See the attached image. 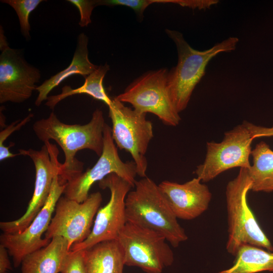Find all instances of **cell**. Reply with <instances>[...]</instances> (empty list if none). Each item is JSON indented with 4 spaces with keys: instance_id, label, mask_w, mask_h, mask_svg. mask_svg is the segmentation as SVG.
Masks as SVG:
<instances>
[{
    "instance_id": "4fadbf2b",
    "label": "cell",
    "mask_w": 273,
    "mask_h": 273,
    "mask_svg": "<svg viewBox=\"0 0 273 273\" xmlns=\"http://www.w3.org/2000/svg\"><path fill=\"white\" fill-rule=\"evenodd\" d=\"M58 176L59 173L55 176L47 201L30 225L20 233H3L0 236L1 245L8 250L16 268L26 256L46 246L51 241L41 237L49 226L56 204L66 187V184L60 183Z\"/></svg>"
},
{
    "instance_id": "7a4b0ae2",
    "label": "cell",
    "mask_w": 273,
    "mask_h": 273,
    "mask_svg": "<svg viewBox=\"0 0 273 273\" xmlns=\"http://www.w3.org/2000/svg\"><path fill=\"white\" fill-rule=\"evenodd\" d=\"M133 188L125 199L127 221L158 232L173 247L188 239L158 185L146 176Z\"/></svg>"
},
{
    "instance_id": "277c9868",
    "label": "cell",
    "mask_w": 273,
    "mask_h": 273,
    "mask_svg": "<svg viewBox=\"0 0 273 273\" xmlns=\"http://www.w3.org/2000/svg\"><path fill=\"white\" fill-rule=\"evenodd\" d=\"M252 187L248 169L240 168L227 184L225 198L228 222L226 249L235 256L239 249L249 245L273 252V246L250 208L247 195Z\"/></svg>"
},
{
    "instance_id": "9a60e30c",
    "label": "cell",
    "mask_w": 273,
    "mask_h": 273,
    "mask_svg": "<svg viewBox=\"0 0 273 273\" xmlns=\"http://www.w3.org/2000/svg\"><path fill=\"white\" fill-rule=\"evenodd\" d=\"M158 186L177 218L184 220L202 214L212 198L208 187L197 177L182 184L164 180Z\"/></svg>"
},
{
    "instance_id": "d6986e66",
    "label": "cell",
    "mask_w": 273,
    "mask_h": 273,
    "mask_svg": "<svg viewBox=\"0 0 273 273\" xmlns=\"http://www.w3.org/2000/svg\"><path fill=\"white\" fill-rule=\"evenodd\" d=\"M251 155L252 164L248 169L252 181L251 191L273 192V150L267 143L261 141L256 144Z\"/></svg>"
},
{
    "instance_id": "5b68a950",
    "label": "cell",
    "mask_w": 273,
    "mask_h": 273,
    "mask_svg": "<svg viewBox=\"0 0 273 273\" xmlns=\"http://www.w3.org/2000/svg\"><path fill=\"white\" fill-rule=\"evenodd\" d=\"M117 241L125 265L136 266L146 273H162L174 262V254L166 238L152 230L127 221Z\"/></svg>"
},
{
    "instance_id": "2e32d148",
    "label": "cell",
    "mask_w": 273,
    "mask_h": 273,
    "mask_svg": "<svg viewBox=\"0 0 273 273\" xmlns=\"http://www.w3.org/2000/svg\"><path fill=\"white\" fill-rule=\"evenodd\" d=\"M88 38L84 33L79 34L76 48L72 60L67 68L60 71L35 88L38 96L35 105L39 106L47 100L50 92L67 77L75 74L85 78L95 71L99 66L92 63L88 58Z\"/></svg>"
},
{
    "instance_id": "7c38bea8",
    "label": "cell",
    "mask_w": 273,
    "mask_h": 273,
    "mask_svg": "<svg viewBox=\"0 0 273 273\" xmlns=\"http://www.w3.org/2000/svg\"><path fill=\"white\" fill-rule=\"evenodd\" d=\"M102 201L99 192L89 195L82 203L61 196L44 238L51 240L54 237H63L67 241L70 249L73 245L83 242L92 231L93 219Z\"/></svg>"
},
{
    "instance_id": "8fae6325",
    "label": "cell",
    "mask_w": 273,
    "mask_h": 273,
    "mask_svg": "<svg viewBox=\"0 0 273 273\" xmlns=\"http://www.w3.org/2000/svg\"><path fill=\"white\" fill-rule=\"evenodd\" d=\"M103 149L96 163L66 184L64 196L79 203L88 197L92 186L109 174L115 173L131 185L136 181V167L133 161L123 162L120 158L113 139L111 127L106 123L103 131Z\"/></svg>"
},
{
    "instance_id": "7402d4cb",
    "label": "cell",
    "mask_w": 273,
    "mask_h": 273,
    "mask_svg": "<svg viewBox=\"0 0 273 273\" xmlns=\"http://www.w3.org/2000/svg\"><path fill=\"white\" fill-rule=\"evenodd\" d=\"M43 1L42 0L1 1L2 3L10 5L16 12L19 19L21 33L26 40L31 38L29 16L31 13Z\"/></svg>"
},
{
    "instance_id": "f546056e",
    "label": "cell",
    "mask_w": 273,
    "mask_h": 273,
    "mask_svg": "<svg viewBox=\"0 0 273 273\" xmlns=\"http://www.w3.org/2000/svg\"><path fill=\"white\" fill-rule=\"evenodd\" d=\"M14 143H11L9 147L5 146L2 148H0V161H3L4 160L9 158L15 157L18 155H21L19 153L13 154L10 151L9 148L14 146Z\"/></svg>"
},
{
    "instance_id": "9c48e42d",
    "label": "cell",
    "mask_w": 273,
    "mask_h": 273,
    "mask_svg": "<svg viewBox=\"0 0 273 273\" xmlns=\"http://www.w3.org/2000/svg\"><path fill=\"white\" fill-rule=\"evenodd\" d=\"M99 186L102 189L109 190L110 199L98 210L88 237L83 242L73 245L70 251L84 250L101 242L117 240L127 222L125 199L133 188L131 185L113 173L99 181Z\"/></svg>"
},
{
    "instance_id": "ba28073f",
    "label": "cell",
    "mask_w": 273,
    "mask_h": 273,
    "mask_svg": "<svg viewBox=\"0 0 273 273\" xmlns=\"http://www.w3.org/2000/svg\"><path fill=\"white\" fill-rule=\"evenodd\" d=\"M253 139L244 122L225 132L220 143L207 142L203 163L194 173L202 182H208L220 173L235 167L249 169Z\"/></svg>"
},
{
    "instance_id": "44dd1931",
    "label": "cell",
    "mask_w": 273,
    "mask_h": 273,
    "mask_svg": "<svg viewBox=\"0 0 273 273\" xmlns=\"http://www.w3.org/2000/svg\"><path fill=\"white\" fill-rule=\"evenodd\" d=\"M273 272V252L258 247L244 245L238 250L233 265L217 273Z\"/></svg>"
},
{
    "instance_id": "83f0119b",
    "label": "cell",
    "mask_w": 273,
    "mask_h": 273,
    "mask_svg": "<svg viewBox=\"0 0 273 273\" xmlns=\"http://www.w3.org/2000/svg\"><path fill=\"white\" fill-rule=\"evenodd\" d=\"M244 122L253 140L262 137L273 136V126L264 127L257 125L246 121H244Z\"/></svg>"
},
{
    "instance_id": "8992f818",
    "label": "cell",
    "mask_w": 273,
    "mask_h": 273,
    "mask_svg": "<svg viewBox=\"0 0 273 273\" xmlns=\"http://www.w3.org/2000/svg\"><path fill=\"white\" fill-rule=\"evenodd\" d=\"M108 107L114 143L120 150L130 154L136 165L137 175L146 177L148 161L145 155L154 136L152 122L147 119L146 113L125 106L115 98Z\"/></svg>"
},
{
    "instance_id": "ffe728a7",
    "label": "cell",
    "mask_w": 273,
    "mask_h": 273,
    "mask_svg": "<svg viewBox=\"0 0 273 273\" xmlns=\"http://www.w3.org/2000/svg\"><path fill=\"white\" fill-rule=\"evenodd\" d=\"M110 70V66L107 63L99 66L92 73L85 78L84 84L81 86L73 89L71 86L65 85L62 88L60 94L57 95L50 96L48 97L46 105L53 109L62 100L66 98L76 94H86L94 99L103 102L108 107L112 103L103 85L104 78Z\"/></svg>"
},
{
    "instance_id": "ac0fdd59",
    "label": "cell",
    "mask_w": 273,
    "mask_h": 273,
    "mask_svg": "<svg viewBox=\"0 0 273 273\" xmlns=\"http://www.w3.org/2000/svg\"><path fill=\"white\" fill-rule=\"evenodd\" d=\"M83 251L86 273H123V253L117 240L101 242Z\"/></svg>"
},
{
    "instance_id": "5bb4252c",
    "label": "cell",
    "mask_w": 273,
    "mask_h": 273,
    "mask_svg": "<svg viewBox=\"0 0 273 273\" xmlns=\"http://www.w3.org/2000/svg\"><path fill=\"white\" fill-rule=\"evenodd\" d=\"M0 49V103H23L35 90L40 79V71L8 44Z\"/></svg>"
},
{
    "instance_id": "d4e9b609",
    "label": "cell",
    "mask_w": 273,
    "mask_h": 273,
    "mask_svg": "<svg viewBox=\"0 0 273 273\" xmlns=\"http://www.w3.org/2000/svg\"><path fill=\"white\" fill-rule=\"evenodd\" d=\"M67 1L77 8L80 15L78 24L81 27H86L92 23V13L94 9L98 6V0H67Z\"/></svg>"
},
{
    "instance_id": "52a82bcc",
    "label": "cell",
    "mask_w": 273,
    "mask_h": 273,
    "mask_svg": "<svg viewBox=\"0 0 273 273\" xmlns=\"http://www.w3.org/2000/svg\"><path fill=\"white\" fill-rule=\"evenodd\" d=\"M168 73L165 68L148 71L115 98L123 103L131 104L139 112L154 114L165 125L177 126L181 118L167 88Z\"/></svg>"
},
{
    "instance_id": "30bf717a",
    "label": "cell",
    "mask_w": 273,
    "mask_h": 273,
    "mask_svg": "<svg viewBox=\"0 0 273 273\" xmlns=\"http://www.w3.org/2000/svg\"><path fill=\"white\" fill-rule=\"evenodd\" d=\"M19 153L28 156L33 162L35 169L34 189L27 210L21 217L15 220L0 222L3 233H20L30 225L47 201L54 177L59 172V152L56 146L50 142L44 143L40 150L20 149Z\"/></svg>"
},
{
    "instance_id": "3957f363",
    "label": "cell",
    "mask_w": 273,
    "mask_h": 273,
    "mask_svg": "<svg viewBox=\"0 0 273 273\" xmlns=\"http://www.w3.org/2000/svg\"><path fill=\"white\" fill-rule=\"evenodd\" d=\"M165 32L177 52V64L168 71L167 83L172 103L179 113L187 108L210 60L219 53L234 51L239 38L230 37L209 49L199 51L192 48L179 31L166 29Z\"/></svg>"
},
{
    "instance_id": "f1b7e54d",
    "label": "cell",
    "mask_w": 273,
    "mask_h": 273,
    "mask_svg": "<svg viewBox=\"0 0 273 273\" xmlns=\"http://www.w3.org/2000/svg\"><path fill=\"white\" fill-rule=\"evenodd\" d=\"M8 254V250L0 244V273H7L12 269Z\"/></svg>"
},
{
    "instance_id": "6da1fadb",
    "label": "cell",
    "mask_w": 273,
    "mask_h": 273,
    "mask_svg": "<svg viewBox=\"0 0 273 273\" xmlns=\"http://www.w3.org/2000/svg\"><path fill=\"white\" fill-rule=\"evenodd\" d=\"M105 123L103 113L99 109L93 112L89 122L84 125L64 123L53 112L47 118L34 123L32 128L37 138L44 143L54 140L64 153V162L59 165L58 177L61 185L82 173L84 164L75 157L78 151L88 149L101 156Z\"/></svg>"
},
{
    "instance_id": "484cf974",
    "label": "cell",
    "mask_w": 273,
    "mask_h": 273,
    "mask_svg": "<svg viewBox=\"0 0 273 273\" xmlns=\"http://www.w3.org/2000/svg\"><path fill=\"white\" fill-rule=\"evenodd\" d=\"M33 117V114L30 113L23 119H18L13 122L1 130L0 132V148L5 146L4 145V142L11 134L14 132L20 129L23 126L29 122Z\"/></svg>"
},
{
    "instance_id": "4316f807",
    "label": "cell",
    "mask_w": 273,
    "mask_h": 273,
    "mask_svg": "<svg viewBox=\"0 0 273 273\" xmlns=\"http://www.w3.org/2000/svg\"><path fill=\"white\" fill-rule=\"evenodd\" d=\"M218 2L216 0H202V1H170L167 0L168 3H174L183 7H188L193 9H205L209 8L211 6Z\"/></svg>"
},
{
    "instance_id": "cb8c5ba5",
    "label": "cell",
    "mask_w": 273,
    "mask_h": 273,
    "mask_svg": "<svg viewBox=\"0 0 273 273\" xmlns=\"http://www.w3.org/2000/svg\"><path fill=\"white\" fill-rule=\"evenodd\" d=\"M61 273H86L84 251H70L63 262Z\"/></svg>"
},
{
    "instance_id": "603a6c76",
    "label": "cell",
    "mask_w": 273,
    "mask_h": 273,
    "mask_svg": "<svg viewBox=\"0 0 273 273\" xmlns=\"http://www.w3.org/2000/svg\"><path fill=\"white\" fill-rule=\"evenodd\" d=\"M162 0H98V6H126L132 9L137 15L140 21L144 18V12L150 5L162 3Z\"/></svg>"
},
{
    "instance_id": "e0dca14e",
    "label": "cell",
    "mask_w": 273,
    "mask_h": 273,
    "mask_svg": "<svg viewBox=\"0 0 273 273\" xmlns=\"http://www.w3.org/2000/svg\"><path fill=\"white\" fill-rule=\"evenodd\" d=\"M70 250L65 239L54 237L46 246L24 257L21 264V273L60 272Z\"/></svg>"
}]
</instances>
